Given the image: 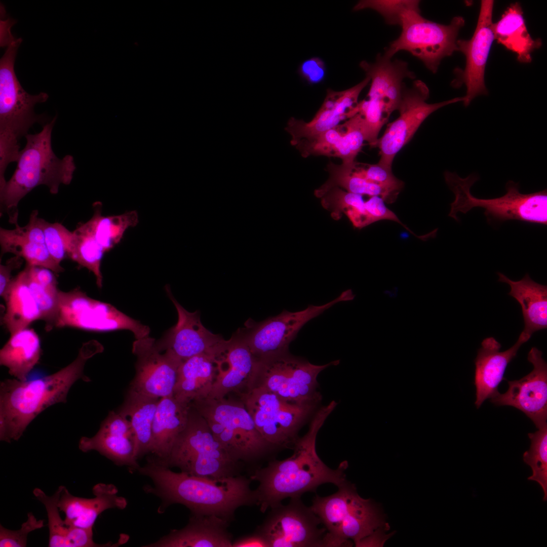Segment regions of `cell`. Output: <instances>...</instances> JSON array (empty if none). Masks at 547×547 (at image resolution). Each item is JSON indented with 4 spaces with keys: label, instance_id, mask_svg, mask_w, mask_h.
<instances>
[{
    "label": "cell",
    "instance_id": "1",
    "mask_svg": "<svg viewBox=\"0 0 547 547\" xmlns=\"http://www.w3.org/2000/svg\"><path fill=\"white\" fill-rule=\"evenodd\" d=\"M336 405L332 401L316 412L307 432L294 443L291 456L271 460L266 466L251 473L250 480L258 483L254 491L256 505L262 513L282 504L286 498H299L305 492H316L321 485L332 483L338 487L347 481V462L343 461L337 469H332L319 457L316 448L317 434Z\"/></svg>",
    "mask_w": 547,
    "mask_h": 547
},
{
    "label": "cell",
    "instance_id": "2",
    "mask_svg": "<svg viewBox=\"0 0 547 547\" xmlns=\"http://www.w3.org/2000/svg\"><path fill=\"white\" fill-rule=\"evenodd\" d=\"M137 471L151 480L153 486H145L144 489L161 498L159 513L179 503L192 514L215 516L230 522L239 507L256 505L252 481L241 475L215 479L176 473L153 457Z\"/></svg>",
    "mask_w": 547,
    "mask_h": 547
},
{
    "label": "cell",
    "instance_id": "3",
    "mask_svg": "<svg viewBox=\"0 0 547 547\" xmlns=\"http://www.w3.org/2000/svg\"><path fill=\"white\" fill-rule=\"evenodd\" d=\"M96 340L84 343L70 364L51 375L32 380L6 379L0 383V440L17 441L29 423L54 404L67 402L68 393L78 380L88 382L84 374L87 361L102 352Z\"/></svg>",
    "mask_w": 547,
    "mask_h": 547
},
{
    "label": "cell",
    "instance_id": "4",
    "mask_svg": "<svg viewBox=\"0 0 547 547\" xmlns=\"http://www.w3.org/2000/svg\"><path fill=\"white\" fill-rule=\"evenodd\" d=\"M55 116L43 125L41 132L27 134L26 144L20 151L17 167L11 178L0 189L1 215L6 213L9 221L18 224V205L21 199L35 187L44 185L53 194L60 185H69L76 169L73 157L59 158L52 146V133Z\"/></svg>",
    "mask_w": 547,
    "mask_h": 547
},
{
    "label": "cell",
    "instance_id": "5",
    "mask_svg": "<svg viewBox=\"0 0 547 547\" xmlns=\"http://www.w3.org/2000/svg\"><path fill=\"white\" fill-rule=\"evenodd\" d=\"M328 496L318 495L310 506L326 529L323 546H360L367 537L389 527L380 510L361 497L355 485L346 481Z\"/></svg>",
    "mask_w": 547,
    "mask_h": 547
},
{
    "label": "cell",
    "instance_id": "6",
    "mask_svg": "<svg viewBox=\"0 0 547 547\" xmlns=\"http://www.w3.org/2000/svg\"><path fill=\"white\" fill-rule=\"evenodd\" d=\"M190 405L204 418L216 439L231 457L242 466H255L277 448L261 436L240 399L205 398L194 400Z\"/></svg>",
    "mask_w": 547,
    "mask_h": 547
},
{
    "label": "cell",
    "instance_id": "7",
    "mask_svg": "<svg viewBox=\"0 0 547 547\" xmlns=\"http://www.w3.org/2000/svg\"><path fill=\"white\" fill-rule=\"evenodd\" d=\"M445 182L455 196L450 204L449 216L458 221V212L466 213L475 207L485 209L484 214L489 223L517 220L527 223L546 225L547 190L523 194L519 191L518 183L509 180L505 185L506 193L490 199H479L471 193V188L479 177L471 174L465 178L456 173L446 171Z\"/></svg>",
    "mask_w": 547,
    "mask_h": 547
},
{
    "label": "cell",
    "instance_id": "8",
    "mask_svg": "<svg viewBox=\"0 0 547 547\" xmlns=\"http://www.w3.org/2000/svg\"><path fill=\"white\" fill-rule=\"evenodd\" d=\"M163 464L192 476L215 479L239 475L243 467L216 439L206 420L191 405L186 425Z\"/></svg>",
    "mask_w": 547,
    "mask_h": 547
},
{
    "label": "cell",
    "instance_id": "9",
    "mask_svg": "<svg viewBox=\"0 0 547 547\" xmlns=\"http://www.w3.org/2000/svg\"><path fill=\"white\" fill-rule=\"evenodd\" d=\"M360 67L370 79L367 99L359 102L358 113L362 117L367 142L376 145L378 136L392 113L397 110L404 79H414L406 62L392 60L383 54H378L374 62L364 60Z\"/></svg>",
    "mask_w": 547,
    "mask_h": 547
},
{
    "label": "cell",
    "instance_id": "10",
    "mask_svg": "<svg viewBox=\"0 0 547 547\" xmlns=\"http://www.w3.org/2000/svg\"><path fill=\"white\" fill-rule=\"evenodd\" d=\"M464 23L461 16L454 17L449 24L444 25L425 19L420 11H409L402 19L400 35L383 54L392 58L398 52L407 51L435 73L441 60L457 51V36Z\"/></svg>",
    "mask_w": 547,
    "mask_h": 547
},
{
    "label": "cell",
    "instance_id": "11",
    "mask_svg": "<svg viewBox=\"0 0 547 547\" xmlns=\"http://www.w3.org/2000/svg\"><path fill=\"white\" fill-rule=\"evenodd\" d=\"M21 38L9 43L0 60V143L17 145L35 123L44 124V117L34 112L35 105L46 102L45 92L31 95L25 91L15 74V60Z\"/></svg>",
    "mask_w": 547,
    "mask_h": 547
},
{
    "label": "cell",
    "instance_id": "12",
    "mask_svg": "<svg viewBox=\"0 0 547 547\" xmlns=\"http://www.w3.org/2000/svg\"><path fill=\"white\" fill-rule=\"evenodd\" d=\"M339 363L337 360L325 365H315L287 351L258 360L250 388L260 386L290 402L317 404L321 399L320 394L317 391L319 374Z\"/></svg>",
    "mask_w": 547,
    "mask_h": 547
},
{
    "label": "cell",
    "instance_id": "13",
    "mask_svg": "<svg viewBox=\"0 0 547 547\" xmlns=\"http://www.w3.org/2000/svg\"><path fill=\"white\" fill-rule=\"evenodd\" d=\"M239 396L260 434L277 448L294 444L301 423L317 405L290 402L260 386Z\"/></svg>",
    "mask_w": 547,
    "mask_h": 547
},
{
    "label": "cell",
    "instance_id": "14",
    "mask_svg": "<svg viewBox=\"0 0 547 547\" xmlns=\"http://www.w3.org/2000/svg\"><path fill=\"white\" fill-rule=\"evenodd\" d=\"M355 296L347 289L323 305H309L297 311L284 310L259 322L249 319L238 330L253 356L263 359L289 351V344L306 323L338 302L353 300Z\"/></svg>",
    "mask_w": 547,
    "mask_h": 547
},
{
    "label": "cell",
    "instance_id": "15",
    "mask_svg": "<svg viewBox=\"0 0 547 547\" xmlns=\"http://www.w3.org/2000/svg\"><path fill=\"white\" fill-rule=\"evenodd\" d=\"M58 313L55 328L71 327L96 332L128 330L136 339L149 336L148 326L110 304L88 296L79 288L58 293Z\"/></svg>",
    "mask_w": 547,
    "mask_h": 547
},
{
    "label": "cell",
    "instance_id": "16",
    "mask_svg": "<svg viewBox=\"0 0 547 547\" xmlns=\"http://www.w3.org/2000/svg\"><path fill=\"white\" fill-rule=\"evenodd\" d=\"M429 92L426 85L420 80L414 82L411 87L404 86L397 110L399 116L389 124L376 147L379 149L378 164L392 169L397 153L407 144L424 120L438 109L450 104L463 102L464 97H456L436 103L426 100Z\"/></svg>",
    "mask_w": 547,
    "mask_h": 547
},
{
    "label": "cell",
    "instance_id": "17",
    "mask_svg": "<svg viewBox=\"0 0 547 547\" xmlns=\"http://www.w3.org/2000/svg\"><path fill=\"white\" fill-rule=\"evenodd\" d=\"M310 507L300 497L290 498L287 505L271 509L255 532L262 536L269 547L323 546L325 527Z\"/></svg>",
    "mask_w": 547,
    "mask_h": 547
},
{
    "label": "cell",
    "instance_id": "18",
    "mask_svg": "<svg viewBox=\"0 0 547 547\" xmlns=\"http://www.w3.org/2000/svg\"><path fill=\"white\" fill-rule=\"evenodd\" d=\"M132 352L136 374L129 390L158 399L173 395L182 362L149 336L136 339Z\"/></svg>",
    "mask_w": 547,
    "mask_h": 547
},
{
    "label": "cell",
    "instance_id": "19",
    "mask_svg": "<svg viewBox=\"0 0 547 547\" xmlns=\"http://www.w3.org/2000/svg\"><path fill=\"white\" fill-rule=\"evenodd\" d=\"M494 1L482 0L476 29L468 40H458L457 51L466 58V65L463 71L458 70L457 80L452 83L455 87L464 84L466 93L463 101L465 106L479 95L488 94L486 87L484 75L486 65L494 40L492 30Z\"/></svg>",
    "mask_w": 547,
    "mask_h": 547
},
{
    "label": "cell",
    "instance_id": "20",
    "mask_svg": "<svg viewBox=\"0 0 547 547\" xmlns=\"http://www.w3.org/2000/svg\"><path fill=\"white\" fill-rule=\"evenodd\" d=\"M214 361L215 380L206 398L221 399L230 393L240 395L251 387L258 360L238 330L220 345L214 354Z\"/></svg>",
    "mask_w": 547,
    "mask_h": 547
},
{
    "label": "cell",
    "instance_id": "21",
    "mask_svg": "<svg viewBox=\"0 0 547 547\" xmlns=\"http://www.w3.org/2000/svg\"><path fill=\"white\" fill-rule=\"evenodd\" d=\"M533 366L529 374L519 380L509 381L503 394L499 392L491 398L496 406H509L522 411L537 428L547 425V365L542 353L533 347L528 354Z\"/></svg>",
    "mask_w": 547,
    "mask_h": 547
},
{
    "label": "cell",
    "instance_id": "22",
    "mask_svg": "<svg viewBox=\"0 0 547 547\" xmlns=\"http://www.w3.org/2000/svg\"><path fill=\"white\" fill-rule=\"evenodd\" d=\"M166 292L178 314L177 322L158 341L182 362L202 354L215 353L225 340L209 331L202 324L199 311L189 312L176 300L170 287Z\"/></svg>",
    "mask_w": 547,
    "mask_h": 547
},
{
    "label": "cell",
    "instance_id": "23",
    "mask_svg": "<svg viewBox=\"0 0 547 547\" xmlns=\"http://www.w3.org/2000/svg\"><path fill=\"white\" fill-rule=\"evenodd\" d=\"M370 82L368 76L359 84L341 91L328 90L317 113L309 122L291 118L285 128L291 135L292 144L324 132L358 113V101L362 91Z\"/></svg>",
    "mask_w": 547,
    "mask_h": 547
},
{
    "label": "cell",
    "instance_id": "24",
    "mask_svg": "<svg viewBox=\"0 0 547 547\" xmlns=\"http://www.w3.org/2000/svg\"><path fill=\"white\" fill-rule=\"evenodd\" d=\"M79 448L83 452L95 450L118 465L132 471L140 466L135 454V440L128 421L118 412L110 411L92 437H82Z\"/></svg>",
    "mask_w": 547,
    "mask_h": 547
},
{
    "label": "cell",
    "instance_id": "25",
    "mask_svg": "<svg viewBox=\"0 0 547 547\" xmlns=\"http://www.w3.org/2000/svg\"><path fill=\"white\" fill-rule=\"evenodd\" d=\"M530 338L522 332L517 342L503 351H500L501 344L494 337H487L482 341L475 361V404L477 408L498 392V386L505 379L504 374L507 365L521 346Z\"/></svg>",
    "mask_w": 547,
    "mask_h": 547
},
{
    "label": "cell",
    "instance_id": "26",
    "mask_svg": "<svg viewBox=\"0 0 547 547\" xmlns=\"http://www.w3.org/2000/svg\"><path fill=\"white\" fill-rule=\"evenodd\" d=\"M38 213L33 210L24 226L17 224L12 229L0 228L1 256L12 253L24 259L26 264L47 268L55 273L63 272L64 269L48 252Z\"/></svg>",
    "mask_w": 547,
    "mask_h": 547
},
{
    "label": "cell",
    "instance_id": "27",
    "mask_svg": "<svg viewBox=\"0 0 547 547\" xmlns=\"http://www.w3.org/2000/svg\"><path fill=\"white\" fill-rule=\"evenodd\" d=\"M92 492L93 498H82L72 495L63 487L58 506L65 515L64 521L67 526L93 529L97 517L104 511L123 510L127 505L126 498L118 495V489L112 484H97Z\"/></svg>",
    "mask_w": 547,
    "mask_h": 547
},
{
    "label": "cell",
    "instance_id": "28",
    "mask_svg": "<svg viewBox=\"0 0 547 547\" xmlns=\"http://www.w3.org/2000/svg\"><path fill=\"white\" fill-rule=\"evenodd\" d=\"M229 522L215 516L192 514L188 524L171 530L158 541L145 547H232L228 531Z\"/></svg>",
    "mask_w": 547,
    "mask_h": 547
},
{
    "label": "cell",
    "instance_id": "29",
    "mask_svg": "<svg viewBox=\"0 0 547 547\" xmlns=\"http://www.w3.org/2000/svg\"><path fill=\"white\" fill-rule=\"evenodd\" d=\"M190 403L180 401L173 395L161 398L152 421L150 453L165 464L179 434L185 427Z\"/></svg>",
    "mask_w": 547,
    "mask_h": 547
},
{
    "label": "cell",
    "instance_id": "30",
    "mask_svg": "<svg viewBox=\"0 0 547 547\" xmlns=\"http://www.w3.org/2000/svg\"><path fill=\"white\" fill-rule=\"evenodd\" d=\"M498 281L510 285L509 295L520 304L524 321L522 331L530 338L534 332L547 328V287L533 281L528 274L520 280L512 281L497 272Z\"/></svg>",
    "mask_w": 547,
    "mask_h": 547
},
{
    "label": "cell",
    "instance_id": "31",
    "mask_svg": "<svg viewBox=\"0 0 547 547\" xmlns=\"http://www.w3.org/2000/svg\"><path fill=\"white\" fill-rule=\"evenodd\" d=\"M215 353L196 355L181 363L173 395L175 398L190 403L208 397L215 378Z\"/></svg>",
    "mask_w": 547,
    "mask_h": 547
},
{
    "label": "cell",
    "instance_id": "32",
    "mask_svg": "<svg viewBox=\"0 0 547 547\" xmlns=\"http://www.w3.org/2000/svg\"><path fill=\"white\" fill-rule=\"evenodd\" d=\"M519 3L512 4L501 18L493 23L492 30L494 40L507 49L517 54L521 63L531 62V54L542 45L540 38L533 39L529 33Z\"/></svg>",
    "mask_w": 547,
    "mask_h": 547
},
{
    "label": "cell",
    "instance_id": "33",
    "mask_svg": "<svg viewBox=\"0 0 547 547\" xmlns=\"http://www.w3.org/2000/svg\"><path fill=\"white\" fill-rule=\"evenodd\" d=\"M3 322L11 335L28 328L33 322L42 320V314L28 284L26 266L14 278L6 299Z\"/></svg>",
    "mask_w": 547,
    "mask_h": 547
},
{
    "label": "cell",
    "instance_id": "34",
    "mask_svg": "<svg viewBox=\"0 0 547 547\" xmlns=\"http://www.w3.org/2000/svg\"><path fill=\"white\" fill-rule=\"evenodd\" d=\"M42 353L40 338L33 329L26 328L14 334L0 350V364L21 381L38 363Z\"/></svg>",
    "mask_w": 547,
    "mask_h": 547
},
{
    "label": "cell",
    "instance_id": "35",
    "mask_svg": "<svg viewBox=\"0 0 547 547\" xmlns=\"http://www.w3.org/2000/svg\"><path fill=\"white\" fill-rule=\"evenodd\" d=\"M160 399L129 390L118 411L128 421L133 432L137 460L150 453L152 421Z\"/></svg>",
    "mask_w": 547,
    "mask_h": 547
},
{
    "label": "cell",
    "instance_id": "36",
    "mask_svg": "<svg viewBox=\"0 0 547 547\" xmlns=\"http://www.w3.org/2000/svg\"><path fill=\"white\" fill-rule=\"evenodd\" d=\"M353 164L337 165L330 162L327 166L329 178L323 185L315 190V196L320 198L327 190L336 186L347 192L362 196H379L388 204L395 202L398 193L358 175L352 170Z\"/></svg>",
    "mask_w": 547,
    "mask_h": 547
},
{
    "label": "cell",
    "instance_id": "37",
    "mask_svg": "<svg viewBox=\"0 0 547 547\" xmlns=\"http://www.w3.org/2000/svg\"><path fill=\"white\" fill-rule=\"evenodd\" d=\"M94 213L87 222L97 241L107 252L118 245L125 231L135 227L138 223V215L136 211H130L118 215L104 216L101 214L102 204L94 203Z\"/></svg>",
    "mask_w": 547,
    "mask_h": 547
},
{
    "label": "cell",
    "instance_id": "38",
    "mask_svg": "<svg viewBox=\"0 0 547 547\" xmlns=\"http://www.w3.org/2000/svg\"><path fill=\"white\" fill-rule=\"evenodd\" d=\"M304 158L310 155L336 157L342 164L351 165L356 157L351 151L339 125L315 136L300 140L292 144Z\"/></svg>",
    "mask_w": 547,
    "mask_h": 547
},
{
    "label": "cell",
    "instance_id": "39",
    "mask_svg": "<svg viewBox=\"0 0 547 547\" xmlns=\"http://www.w3.org/2000/svg\"><path fill=\"white\" fill-rule=\"evenodd\" d=\"M72 232L68 258L92 272L97 286L101 288V264L105 251L97 241L88 222L80 224Z\"/></svg>",
    "mask_w": 547,
    "mask_h": 547
},
{
    "label": "cell",
    "instance_id": "40",
    "mask_svg": "<svg viewBox=\"0 0 547 547\" xmlns=\"http://www.w3.org/2000/svg\"><path fill=\"white\" fill-rule=\"evenodd\" d=\"M533 433H529L531 445L523 455L524 462L532 470L529 481L536 482L543 492V500H547V425L537 428Z\"/></svg>",
    "mask_w": 547,
    "mask_h": 547
},
{
    "label": "cell",
    "instance_id": "41",
    "mask_svg": "<svg viewBox=\"0 0 547 547\" xmlns=\"http://www.w3.org/2000/svg\"><path fill=\"white\" fill-rule=\"evenodd\" d=\"M64 486H60L51 496L47 495L42 490L36 488L33 491L35 497L45 506L48 519L49 530V547H65L66 540L70 530L60 515L58 506L61 492Z\"/></svg>",
    "mask_w": 547,
    "mask_h": 547
},
{
    "label": "cell",
    "instance_id": "42",
    "mask_svg": "<svg viewBox=\"0 0 547 547\" xmlns=\"http://www.w3.org/2000/svg\"><path fill=\"white\" fill-rule=\"evenodd\" d=\"M420 1L416 0H362L353 10H373L379 14L386 23L400 26L404 16L411 11H420Z\"/></svg>",
    "mask_w": 547,
    "mask_h": 547
},
{
    "label": "cell",
    "instance_id": "43",
    "mask_svg": "<svg viewBox=\"0 0 547 547\" xmlns=\"http://www.w3.org/2000/svg\"><path fill=\"white\" fill-rule=\"evenodd\" d=\"M324 208L331 212L335 220L339 219L342 213L358 210L366 212L363 196L347 192L338 187H332L320 197Z\"/></svg>",
    "mask_w": 547,
    "mask_h": 547
},
{
    "label": "cell",
    "instance_id": "44",
    "mask_svg": "<svg viewBox=\"0 0 547 547\" xmlns=\"http://www.w3.org/2000/svg\"><path fill=\"white\" fill-rule=\"evenodd\" d=\"M40 222L48 252L52 258L60 264L61 261L68 257L73 232L58 222H49L42 218Z\"/></svg>",
    "mask_w": 547,
    "mask_h": 547
},
{
    "label": "cell",
    "instance_id": "45",
    "mask_svg": "<svg viewBox=\"0 0 547 547\" xmlns=\"http://www.w3.org/2000/svg\"><path fill=\"white\" fill-rule=\"evenodd\" d=\"M28 284L42 314V320L45 321V329L49 331L55 326L58 313V293H53L46 289L29 275L28 266Z\"/></svg>",
    "mask_w": 547,
    "mask_h": 547
},
{
    "label": "cell",
    "instance_id": "46",
    "mask_svg": "<svg viewBox=\"0 0 547 547\" xmlns=\"http://www.w3.org/2000/svg\"><path fill=\"white\" fill-rule=\"evenodd\" d=\"M351 169L358 175L398 194L404 187V182L393 174L392 169L378 163L367 164L355 162Z\"/></svg>",
    "mask_w": 547,
    "mask_h": 547
},
{
    "label": "cell",
    "instance_id": "47",
    "mask_svg": "<svg viewBox=\"0 0 547 547\" xmlns=\"http://www.w3.org/2000/svg\"><path fill=\"white\" fill-rule=\"evenodd\" d=\"M44 526V520H38L31 512L27 514V520L18 530H10L1 525L0 546L25 547L27 545L28 535Z\"/></svg>",
    "mask_w": 547,
    "mask_h": 547
},
{
    "label": "cell",
    "instance_id": "48",
    "mask_svg": "<svg viewBox=\"0 0 547 547\" xmlns=\"http://www.w3.org/2000/svg\"><path fill=\"white\" fill-rule=\"evenodd\" d=\"M384 201L379 196H372L365 202V207L366 213L369 216L371 223L381 220H389L394 221L401 224L409 232L418 238L424 240L425 236H417L404 225L399 219L397 216L385 205Z\"/></svg>",
    "mask_w": 547,
    "mask_h": 547
},
{
    "label": "cell",
    "instance_id": "49",
    "mask_svg": "<svg viewBox=\"0 0 547 547\" xmlns=\"http://www.w3.org/2000/svg\"><path fill=\"white\" fill-rule=\"evenodd\" d=\"M298 72L301 77L307 83L314 85L324 80L326 67L322 59L314 57L303 61L299 67Z\"/></svg>",
    "mask_w": 547,
    "mask_h": 547
},
{
    "label": "cell",
    "instance_id": "50",
    "mask_svg": "<svg viewBox=\"0 0 547 547\" xmlns=\"http://www.w3.org/2000/svg\"><path fill=\"white\" fill-rule=\"evenodd\" d=\"M23 260L20 257L14 256L9 259L5 264L0 265V295L4 300L13 279L12 272L21 266Z\"/></svg>",
    "mask_w": 547,
    "mask_h": 547
},
{
    "label": "cell",
    "instance_id": "51",
    "mask_svg": "<svg viewBox=\"0 0 547 547\" xmlns=\"http://www.w3.org/2000/svg\"><path fill=\"white\" fill-rule=\"evenodd\" d=\"M30 276L42 286L49 291L57 293V281L52 271L47 268L26 264Z\"/></svg>",
    "mask_w": 547,
    "mask_h": 547
},
{
    "label": "cell",
    "instance_id": "52",
    "mask_svg": "<svg viewBox=\"0 0 547 547\" xmlns=\"http://www.w3.org/2000/svg\"><path fill=\"white\" fill-rule=\"evenodd\" d=\"M232 547H269L266 539L255 532L253 534L233 541Z\"/></svg>",
    "mask_w": 547,
    "mask_h": 547
}]
</instances>
